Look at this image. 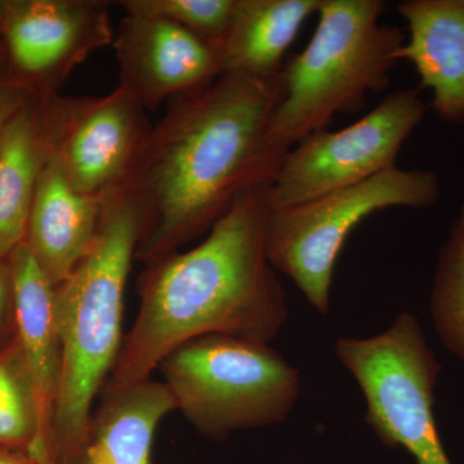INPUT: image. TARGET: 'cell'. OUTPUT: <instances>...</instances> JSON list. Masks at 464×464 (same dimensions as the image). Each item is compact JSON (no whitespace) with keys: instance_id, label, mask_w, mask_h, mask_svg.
<instances>
[{"instance_id":"1","label":"cell","mask_w":464,"mask_h":464,"mask_svg":"<svg viewBox=\"0 0 464 464\" xmlns=\"http://www.w3.org/2000/svg\"><path fill=\"white\" fill-rule=\"evenodd\" d=\"M280 97V75L222 74L168 101L119 186L141 208L139 261L148 266L179 252L209 231L241 192L274 182L288 152L271 136Z\"/></svg>"},{"instance_id":"2","label":"cell","mask_w":464,"mask_h":464,"mask_svg":"<svg viewBox=\"0 0 464 464\" xmlns=\"http://www.w3.org/2000/svg\"><path fill=\"white\" fill-rule=\"evenodd\" d=\"M268 190L270 185L246 188L199 246L148 265L136 322L106 389L150 380L168 353L203 335L266 343L277 337L289 311L266 252Z\"/></svg>"},{"instance_id":"3","label":"cell","mask_w":464,"mask_h":464,"mask_svg":"<svg viewBox=\"0 0 464 464\" xmlns=\"http://www.w3.org/2000/svg\"><path fill=\"white\" fill-rule=\"evenodd\" d=\"M142 227L133 195L124 188L110 191L93 246L54 290L63 351L53 422L56 464L78 462L92 404L121 353L125 285Z\"/></svg>"},{"instance_id":"4","label":"cell","mask_w":464,"mask_h":464,"mask_svg":"<svg viewBox=\"0 0 464 464\" xmlns=\"http://www.w3.org/2000/svg\"><path fill=\"white\" fill-rule=\"evenodd\" d=\"M381 0H322L313 38L280 72L282 97L271 119L275 143L289 151L337 114L364 108L369 92L390 84L406 36L381 24Z\"/></svg>"},{"instance_id":"5","label":"cell","mask_w":464,"mask_h":464,"mask_svg":"<svg viewBox=\"0 0 464 464\" xmlns=\"http://www.w3.org/2000/svg\"><path fill=\"white\" fill-rule=\"evenodd\" d=\"M177 411L198 432L225 440L240 430L288 420L301 375L266 342L226 334L195 338L158 366Z\"/></svg>"},{"instance_id":"6","label":"cell","mask_w":464,"mask_h":464,"mask_svg":"<svg viewBox=\"0 0 464 464\" xmlns=\"http://www.w3.org/2000/svg\"><path fill=\"white\" fill-rule=\"evenodd\" d=\"M440 194L433 170L393 167L350 188L271 210L266 234L268 262L326 315L335 264L351 232L380 210L435 206Z\"/></svg>"},{"instance_id":"7","label":"cell","mask_w":464,"mask_h":464,"mask_svg":"<svg viewBox=\"0 0 464 464\" xmlns=\"http://www.w3.org/2000/svg\"><path fill=\"white\" fill-rule=\"evenodd\" d=\"M335 353L366 401L365 422L382 444L402 448L415 464H451L435 418L441 364L409 313L374 337L340 338Z\"/></svg>"},{"instance_id":"8","label":"cell","mask_w":464,"mask_h":464,"mask_svg":"<svg viewBox=\"0 0 464 464\" xmlns=\"http://www.w3.org/2000/svg\"><path fill=\"white\" fill-rule=\"evenodd\" d=\"M420 90L393 92L356 123L310 134L286 152L270 185L271 210L316 199L396 167L426 112Z\"/></svg>"},{"instance_id":"9","label":"cell","mask_w":464,"mask_h":464,"mask_svg":"<svg viewBox=\"0 0 464 464\" xmlns=\"http://www.w3.org/2000/svg\"><path fill=\"white\" fill-rule=\"evenodd\" d=\"M106 0H0V44L12 82L51 96L76 66L114 42Z\"/></svg>"},{"instance_id":"10","label":"cell","mask_w":464,"mask_h":464,"mask_svg":"<svg viewBox=\"0 0 464 464\" xmlns=\"http://www.w3.org/2000/svg\"><path fill=\"white\" fill-rule=\"evenodd\" d=\"M119 88L146 111L215 83L224 72L221 45L157 17L125 14L114 35Z\"/></svg>"},{"instance_id":"11","label":"cell","mask_w":464,"mask_h":464,"mask_svg":"<svg viewBox=\"0 0 464 464\" xmlns=\"http://www.w3.org/2000/svg\"><path fill=\"white\" fill-rule=\"evenodd\" d=\"M88 97L27 94L0 136V259L25 240L39 177Z\"/></svg>"},{"instance_id":"12","label":"cell","mask_w":464,"mask_h":464,"mask_svg":"<svg viewBox=\"0 0 464 464\" xmlns=\"http://www.w3.org/2000/svg\"><path fill=\"white\" fill-rule=\"evenodd\" d=\"M151 130L148 111L118 87L88 97L54 157L76 191L105 197L125 181Z\"/></svg>"},{"instance_id":"13","label":"cell","mask_w":464,"mask_h":464,"mask_svg":"<svg viewBox=\"0 0 464 464\" xmlns=\"http://www.w3.org/2000/svg\"><path fill=\"white\" fill-rule=\"evenodd\" d=\"M8 261L17 347L38 417L33 458L43 464H56L53 422L63 360L54 304L56 286L43 273L25 240L11 253Z\"/></svg>"},{"instance_id":"14","label":"cell","mask_w":464,"mask_h":464,"mask_svg":"<svg viewBox=\"0 0 464 464\" xmlns=\"http://www.w3.org/2000/svg\"><path fill=\"white\" fill-rule=\"evenodd\" d=\"M398 11L408 26L400 60L431 92L440 121L464 124V0H405Z\"/></svg>"},{"instance_id":"15","label":"cell","mask_w":464,"mask_h":464,"mask_svg":"<svg viewBox=\"0 0 464 464\" xmlns=\"http://www.w3.org/2000/svg\"><path fill=\"white\" fill-rule=\"evenodd\" d=\"M105 197L76 191L54 155L43 169L25 241L54 286L75 270L93 246Z\"/></svg>"},{"instance_id":"16","label":"cell","mask_w":464,"mask_h":464,"mask_svg":"<svg viewBox=\"0 0 464 464\" xmlns=\"http://www.w3.org/2000/svg\"><path fill=\"white\" fill-rule=\"evenodd\" d=\"M173 411L176 401L164 382L106 389L76 464H154L155 433Z\"/></svg>"},{"instance_id":"17","label":"cell","mask_w":464,"mask_h":464,"mask_svg":"<svg viewBox=\"0 0 464 464\" xmlns=\"http://www.w3.org/2000/svg\"><path fill=\"white\" fill-rule=\"evenodd\" d=\"M322 0H237L221 42L222 74L277 78L290 45Z\"/></svg>"},{"instance_id":"18","label":"cell","mask_w":464,"mask_h":464,"mask_svg":"<svg viewBox=\"0 0 464 464\" xmlns=\"http://www.w3.org/2000/svg\"><path fill=\"white\" fill-rule=\"evenodd\" d=\"M430 313L441 343L464 362V204L439 252Z\"/></svg>"},{"instance_id":"19","label":"cell","mask_w":464,"mask_h":464,"mask_svg":"<svg viewBox=\"0 0 464 464\" xmlns=\"http://www.w3.org/2000/svg\"><path fill=\"white\" fill-rule=\"evenodd\" d=\"M36 436L35 400L16 344L0 356V445L24 448L33 458Z\"/></svg>"},{"instance_id":"20","label":"cell","mask_w":464,"mask_h":464,"mask_svg":"<svg viewBox=\"0 0 464 464\" xmlns=\"http://www.w3.org/2000/svg\"><path fill=\"white\" fill-rule=\"evenodd\" d=\"M237 0H121L125 14L170 21L221 44L230 29Z\"/></svg>"},{"instance_id":"21","label":"cell","mask_w":464,"mask_h":464,"mask_svg":"<svg viewBox=\"0 0 464 464\" xmlns=\"http://www.w3.org/2000/svg\"><path fill=\"white\" fill-rule=\"evenodd\" d=\"M27 94L29 93L20 90L12 82L7 61H5V52L2 48V52H0V136H2L5 124L8 123L14 111L20 108Z\"/></svg>"},{"instance_id":"22","label":"cell","mask_w":464,"mask_h":464,"mask_svg":"<svg viewBox=\"0 0 464 464\" xmlns=\"http://www.w3.org/2000/svg\"><path fill=\"white\" fill-rule=\"evenodd\" d=\"M14 316L11 267L7 259H0V332L5 328L9 316Z\"/></svg>"},{"instance_id":"23","label":"cell","mask_w":464,"mask_h":464,"mask_svg":"<svg viewBox=\"0 0 464 464\" xmlns=\"http://www.w3.org/2000/svg\"><path fill=\"white\" fill-rule=\"evenodd\" d=\"M0 464H43L38 460L33 459L32 457L18 458L11 456V454L2 453L0 451Z\"/></svg>"},{"instance_id":"24","label":"cell","mask_w":464,"mask_h":464,"mask_svg":"<svg viewBox=\"0 0 464 464\" xmlns=\"http://www.w3.org/2000/svg\"><path fill=\"white\" fill-rule=\"evenodd\" d=\"M0 52H2V44H0Z\"/></svg>"}]
</instances>
